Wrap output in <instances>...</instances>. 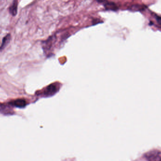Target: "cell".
<instances>
[{"instance_id":"6da1fadb","label":"cell","mask_w":161,"mask_h":161,"mask_svg":"<svg viewBox=\"0 0 161 161\" xmlns=\"http://www.w3.org/2000/svg\"><path fill=\"white\" fill-rule=\"evenodd\" d=\"M146 157L149 161H161V156L158 151H153L146 154Z\"/></svg>"},{"instance_id":"7a4b0ae2","label":"cell","mask_w":161,"mask_h":161,"mask_svg":"<svg viewBox=\"0 0 161 161\" xmlns=\"http://www.w3.org/2000/svg\"><path fill=\"white\" fill-rule=\"evenodd\" d=\"M58 88L55 84H52L48 85L43 92V95L46 97H50L54 95L57 92Z\"/></svg>"},{"instance_id":"3957f363","label":"cell","mask_w":161,"mask_h":161,"mask_svg":"<svg viewBox=\"0 0 161 161\" xmlns=\"http://www.w3.org/2000/svg\"><path fill=\"white\" fill-rule=\"evenodd\" d=\"M11 105L18 108H24L26 105V102L23 99H18L10 103Z\"/></svg>"},{"instance_id":"277c9868","label":"cell","mask_w":161,"mask_h":161,"mask_svg":"<svg viewBox=\"0 0 161 161\" xmlns=\"http://www.w3.org/2000/svg\"><path fill=\"white\" fill-rule=\"evenodd\" d=\"M100 3H103V5L105 7V8L107 10H111V11H116L118 9V7H117L116 4L113 2H109L107 1H98Z\"/></svg>"},{"instance_id":"5b68a950","label":"cell","mask_w":161,"mask_h":161,"mask_svg":"<svg viewBox=\"0 0 161 161\" xmlns=\"http://www.w3.org/2000/svg\"><path fill=\"white\" fill-rule=\"evenodd\" d=\"M18 6V1H14L9 7L10 13L13 16H15L17 14Z\"/></svg>"},{"instance_id":"8992f818","label":"cell","mask_w":161,"mask_h":161,"mask_svg":"<svg viewBox=\"0 0 161 161\" xmlns=\"http://www.w3.org/2000/svg\"><path fill=\"white\" fill-rule=\"evenodd\" d=\"M10 39H11V35L10 34H8L6 35L5 37H3V41H2V43L0 46V51L2 50L5 47L6 45H7L9 43Z\"/></svg>"},{"instance_id":"52a82bcc","label":"cell","mask_w":161,"mask_h":161,"mask_svg":"<svg viewBox=\"0 0 161 161\" xmlns=\"http://www.w3.org/2000/svg\"><path fill=\"white\" fill-rule=\"evenodd\" d=\"M143 7L142 6L139 5H134L131 8V9L134 11H138V10H141L143 9Z\"/></svg>"},{"instance_id":"ba28073f","label":"cell","mask_w":161,"mask_h":161,"mask_svg":"<svg viewBox=\"0 0 161 161\" xmlns=\"http://www.w3.org/2000/svg\"><path fill=\"white\" fill-rule=\"evenodd\" d=\"M156 18L157 22L159 24L161 25V17H159V16H156Z\"/></svg>"}]
</instances>
